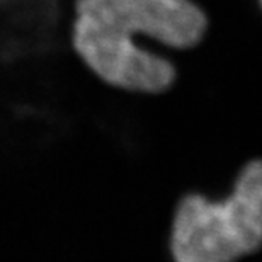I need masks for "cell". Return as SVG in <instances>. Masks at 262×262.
Returning a JSON list of instances; mask_svg holds the SVG:
<instances>
[{
	"label": "cell",
	"mask_w": 262,
	"mask_h": 262,
	"mask_svg": "<svg viewBox=\"0 0 262 262\" xmlns=\"http://www.w3.org/2000/svg\"><path fill=\"white\" fill-rule=\"evenodd\" d=\"M262 244V164L240 167L227 196L186 192L176 203L169 228L172 262H240Z\"/></svg>",
	"instance_id": "7a4b0ae2"
},
{
	"label": "cell",
	"mask_w": 262,
	"mask_h": 262,
	"mask_svg": "<svg viewBox=\"0 0 262 262\" xmlns=\"http://www.w3.org/2000/svg\"><path fill=\"white\" fill-rule=\"evenodd\" d=\"M206 31V14L192 0H75L72 48L107 87L160 96L176 85L177 67L140 38L181 51L198 46Z\"/></svg>",
	"instance_id": "6da1fadb"
}]
</instances>
